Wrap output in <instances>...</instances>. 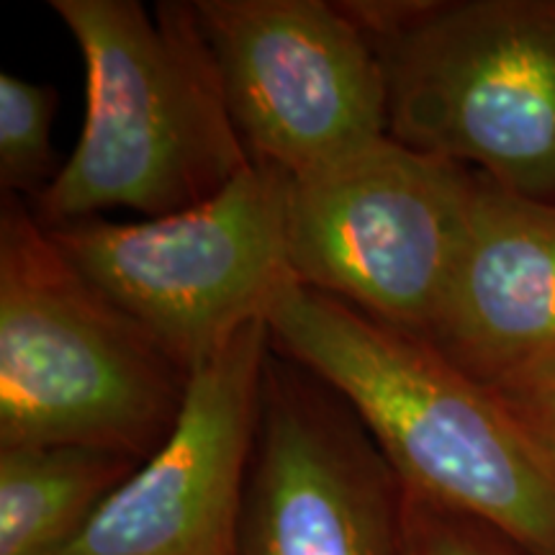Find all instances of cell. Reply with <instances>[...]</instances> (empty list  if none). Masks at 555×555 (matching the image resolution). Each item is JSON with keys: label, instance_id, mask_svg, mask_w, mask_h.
Listing matches in <instances>:
<instances>
[{"label": "cell", "instance_id": "obj_1", "mask_svg": "<svg viewBox=\"0 0 555 555\" xmlns=\"http://www.w3.org/2000/svg\"><path fill=\"white\" fill-rule=\"evenodd\" d=\"M270 345L363 422L406 494L478 517L532 555H555V481L489 388L427 339L288 281Z\"/></svg>", "mask_w": 555, "mask_h": 555}, {"label": "cell", "instance_id": "obj_2", "mask_svg": "<svg viewBox=\"0 0 555 555\" xmlns=\"http://www.w3.org/2000/svg\"><path fill=\"white\" fill-rule=\"evenodd\" d=\"M86 67V119L50 189L44 227L129 208L159 219L214 198L249 159L193 0H50Z\"/></svg>", "mask_w": 555, "mask_h": 555}, {"label": "cell", "instance_id": "obj_3", "mask_svg": "<svg viewBox=\"0 0 555 555\" xmlns=\"http://www.w3.org/2000/svg\"><path fill=\"white\" fill-rule=\"evenodd\" d=\"M191 373L54 245L18 196L0 204V448L73 446L144 463Z\"/></svg>", "mask_w": 555, "mask_h": 555}, {"label": "cell", "instance_id": "obj_4", "mask_svg": "<svg viewBox=\"0 0 555 555\" xmlns=\"http://www.w3.org/2000/svg\"><path fill=\"white\" fill-rule=\"evenodd\" d=\"M388 137L555 204V0H347Z\"/></svg>", "mask_w": 555, "mask_h": 555}, {"label": "cell", "instance_id": "obj_5", "mask_svg": "<svg viewBox=\"0 0 555 555\" xmlns=\"http://www.w3.org/2000/svg\"><path fill=\"white\" fill-rule=\"evenodd\" d=\"M288 198V172L253 159L217 196L170 217H90L47 232L193 376L294 281Z\"/></svg>", "mask_w": 555, "mask_h": 555}, {"label": "cell", "instance_id": "obj_6", "mask_svg": "<svg viewBox=\"0 0 555 555\" xmlns=\"http://www.w3.org/2000/svg\"><path fill=\"white\" fill-rule=\"evenodd\" d=\"M474 176L380 137L291 178V275L425 337L453 266Z\"/></svg>", "mask_w": 555, "mask_h": 555}, {"label": "cell", "instance_id": "obj_7", "mask_svg": "<svg viewBox=\"0 0 555 555\" xmlns=\"http://www.w3.org/2000/svg\"><path fill=\"white\" fill-rule=\"evenodd\" d=\"M249 159L307 176L388 137L376 47L327 0H193Z\"/></svg>", "mask_w": 555, "mask_h": 555}, {"label": "cell", "instance_id": "obj_8", "mask_svg": "<svg viewBox=\"0 0 555 555\" xmlns=\"http://www.w3.org/2000/svg\"><path fill=\"white\" fill-rule=\"evenodd\" d=\"M240 555H404V486L356 412L275 350Z\"/></svg>", "mask_w": 555, "mask_h": 555}, {"label": "cell", "instance_id": "obj_9", "mask_svg": "<svg viewBox=\"0 0 555 555\" xmlns=\"http://www.w3.org/2000/svg\"><path fill=\"white\" fill-rule=\"evenodd\" d=\"M270 350L260 319L198 365L168 440L62 555H240Z\"/></svg>", "mask_w": 555, "mask_h": 555}, {"label": "cell", "instance_id": "obj_10", "mask_svg": "<svg viewBox=\"0 0 555 555\" xmlns=\"http://www.w3.org/2000/svg\"><path fill=\"white\" fill-rule=\"evenodd\" d=\"M429 345L491 388L555 350V204L474 176Z\"/></svg>", "mask_w": 555, "mask_h": 555}, {"label": "cell", "instance_id": "obj_11", "mask_svg": "<svg viewBox=\"0 0 555 555\" xmlns=\"http://www.w3.org/2000/svg\"><path fill=\"white\" fill-rule=\"evenodd\" d=\"M137 468L95 448H0V555H62Z\"/></svg>", "mask_w": 555, "mask_h": 555}, {"label": "cell", "instance_id": "obj_12", "mask_svg": "<svg viewBox=\"0 0 555 555\" xmlns=\"http://www.w3.org/2000/svg\"><path fill=\"white\" fill-rule=\"evenodd\" d=\"M57 90L0 75V189L3 196L39 198L54 180L52 127Z\"/></svg>", "mask_w": 555, "mask_h": 555}, {"label": "cell", "instance_id": "obj_13", "mask_svg": "<svg viewBox=\"0 0 555 555\" xmlns=\"http://www.w3.org/2000/svg\"><path fill=\"white\" fill-rule=\"evenodd\" d=\"M404 555H532L499 527L404 491Z\"/></svg>", "mask_w": 555, "mask_h": 555}, {"label": "cell", "instance_id": "obj_14", "mask_svg": "<svg viewBox=\"0 0 555 555\" xmlns=\"http://www.w3.org/2000/svg\"><path fill=\"white\" fill-rule=\"evenodd\" d=\"M489 391L555 481V350Z\"/></svg>", "mask_w": 555, "mask_h": 555}]
</instances>
